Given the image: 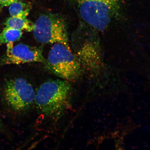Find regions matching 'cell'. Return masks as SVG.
Returning a JSON list of instances; mask_svg holds the SVG:
<instances>
[{
	"label": "cell",
	"instance_id": "cell-1",
	"mask_svg": "<svg viewBox=\"0 0 150 150\" xmlns=\"http://www.w3.org/2000/svg\"><path fill=\"white\" fill-rule=\"evenodd\" d=\"M71 88L64 80H50L41 84L36 91L35 105L39 113L53 120L60 119L68 106Z\"/></svg>",
	"mask_w": 150,
	"mask_h": 150
},
{
	"label": "cell",
	"instance_id": "cell-2",
	"mask_svg": "<svg viewBox=\"0 0 150 150\" xmlns=\"http://www.w3.org/2000/svg\"><path fill=\"white\" fill-rule=\"evenodd\" d=\"M82 19L95 29L103 31L120 8L122 0H72Z\"/></svg>",
	"mask_w": 150,
	"mask_h": 150
},
{
	"label": "cell",
	"instance_id": "cell-3",
	"mask_svg": "<svg viewBox=\"0 0 150 150\" xmlns=\"http://www.w3.org/2000/svg\"><path fill=\"white\" fill-rule=\"evenodd\" d=\"M34 37L38 42L44 44L56 43L69 46L66 24L61 16L56 14H43L34 23Z\"/></svg>",
	"mask_w": 150,
	"mask_h": 150
},
{
	"label": "cell",
	"instance_id": "cell-4",
	"mask_svg": "<svg viewBox=\"0 0 150 150\" xmlns=\"http://www.w3.org/2000/svg\"><path fill=\"white\" fill-rule=\"evenodd\" d=\"M45 62L48 70L67 81L76 79L80 73L79 61L70 49L61 44H54Z\"/></svg>",
	"mask_w": 150,
	"mask_h": 150
},
{
	"label": "cell",
	"instance_id": "cell-5",
	"mask_svg": "<svg viewBox=\"0 0 150 150\" xmlns=\"http://www.w3.org/2000/svg\"><path fill=\"white\" fill-rule=\"evenodd\" d=\"M35 93L32 84L22 78L8 81L4 89L6 104L13 111L19 113L30 110L35 103Z\"/></svg>",
	"mask_w": 150,
	"mask_h": 150
},
{
	"label": "cell",
	"instance_id": "cell-6",
	"mask_svg": "<svg viewBox=\"0 0 150 150\" xmlns=\"http://www.w3.org/2000/svg\"><path fill=\"white\" fill-rule=\"evenodd\" d=\"M4 62L6 64L17 65L46 62L42 48L23 44L14 46L13 42L7 43L6 56Z\"/></svg>",
	"mask_w": 150,
	"mask_h": 150
},
{
	"label": "cell",
	"instance_id": "cell-7",
	"mask_svg": "<svg viewBox=\"0 0 150 150\" xmlns=\"http://www.w3.org/2000/svg\"><path fill=\"white\" fill-rule=\"evenodd\" d=\"M6 27L12 28L22 31L31 32L33 30L34 23L27 18L11 16L6 21Z\"/></svg>",
	"mask_w": 150,
	"mask_h": 150
},
{
	"label": "cell",
	"instance_id": "cell-8",
	"mask_svg": "<svg viewBox=\"0 0 150 150\" xmlns=\"http://www.w3.org/2000/svg\"><path fill=\"white\" fill-rule=\"evenodd\" d=\"M30 9V5L23 1H19L15 2L9 5V11L11 16L27 18Z\"/></svg>",
	"mask_w": 150,
	"mask_h": 150
},
{
	"label": "cell",
	"instance_id": "cell-9",
	"mask_svg": "<svg viewBox=\"0 0 150 150\" xmlns=\"http://www.w3.org/2000/svg\"><path fill=\"white\" fill-rule=\"evenodd\" d=\"M23 32L20 30L5 27L0 33V45L18 41L21 38Z\"/></svg>",
	"mask_w": 150,
	"mask_h": 150
},
{
	"label": "cell",
	"instance_id": "cell-10",
	"mask_svg": "<svg viewBox=\"0 0 150 150\" xmlns=\"http://www.w3.org/2000/svg\"><path fill=\"white\" fill-rule=\"evenodd\" d=\"M23 1V0H0V5L2 7L9 6L15 2Z\"/></svg>",
	"mask_w": 150,
	"mask_h": 150
},
{
	"label": "cell",
	"instance_id": "cell-11",
	"mask_svg": "<svg viewBox=\"0 0 150 150\" xmlns=\"http://www.w3.org/2000/svg\"><path fill=\"white\" fill-rule=\"evenodd\" d=\"M3 125L1 119V116H0V129L2 127Z\"/></svg>",
	"mask_w": 150,
	"mask_h": 150
},
{
	"label": "cell",
	"instance_id": "cell-12",
	"mask_svg": "<svg viewBox=\"0 0 150 150\" xmlns=\"http://www.w3.org/2000/svg\"><path fill=\"white\" fill-rule=\"evenodd\" d=\"M1 7H0V11H1Z\"/></svg>",
	"mask_w": 150,
	"mask_h": 150
}]
</instances>
